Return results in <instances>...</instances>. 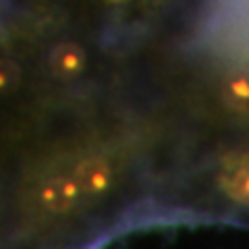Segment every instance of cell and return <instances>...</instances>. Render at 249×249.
Here are the masks:
<instances>
[{"instance_id":"obj_6","label":"cell","mask_w":249,"mask_h":249,"mask_svg":"<svg viewBox=\"0 0 249 249\" xmlns=\"http://www.w3.org/2000/svg\"><path fill=\"white\" fill-rule=\"evenodd\" d=\"M21 81V67L17 60L0 56V96L17 89Z\"/></svg>"},{"instance_id":"obj_4","label":"cell","mask_w":249,"mask_h":249,"mask_svg":"<svg viewBox=\"0 0 249 249\" xmlns=\"http://www.w3.org/2000/svg\"><path fill=\"white\" fill-rule=\"evenodd\" d=\"M88 67V54L83 46L71 40L58 42L48 54V69L50 75L58 81H71L77 79Z\"/></svg>"},{"instance_id":"obj_2","label":"cell","mask_w":249,"mask_h":249,"mask_svg":"<svg viewBox=\"0 0 249 249\" xmlns=\"http://www.w3.org/2000/svg\"><path fill=\"white\" fill-rule=\"evenodd\" d=\"M73 164L75 178L79 183L83 199H98L102 197L106 191H110L116 175H119V166L112 154L104 150L89 152L79 156Z\"/></svg>"},{"instance_id":"obj_1","label":"cell","mask_w":249,"mask_h":249,"mask_svg":"<svg viewBox=\"0 0 249 249\" xmlns=\"http://www.w3.org/2000/svg\"><path fill=\"white\" fill-rule=\"evenodd\" d=\"M27 206L42 216H62L83 201L73 164L56 162L29 178L25 191Z\"/></svg>"},{"instance_id":"obj_3","label":"cell","mask_w":249,"mask_h":249,"mask_svg":"<svg viewBox=\"0 0 249 249\" xmlns=\"http://www.w3.org/2000/svg\"><path fill=\"white\" fill-rule=\"evenodd\" d=\"M218 187L235 204L249 208V147L232 152L222 160Z\"/></svg>"},{"instance_id":"obj_7","label":"cell","mask_w":249,"mask_h":249,"mask_svg":"<svg viewBox=\"0 0 249 249\" xmlns=\"http://www.w3.org/2000/svg\"><path fill=\"white\" fill-rule=\"evenodd\" d=\"M106 4H110V6H119V4H124V2H129V0H104Z\"/></svg>"},{"instance_id":"obj_5","label":"cell","mask_w":249,"mask_h":249,"mask_svg":"<svg viewBox=\"0 0 249 249\" xmlns=\"http://www.w3.org/2000/svg\"><path fill=\"white\" fill-rule=\"evenodd\" d=\"M220 98L231 112L249 116V71H235L224 77L220 85Z\"/></svg>"}]
</instances>
